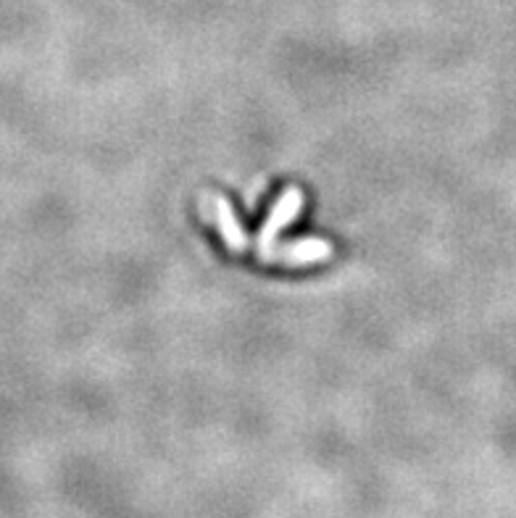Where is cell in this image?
Segmentation results:
<instances>
[{
  "label": "cell",
  "instance_id": "cell-1",
  "mask_svg": "<svg viewBox=\"0 0 516 518\" xmlns=\"http://www.w3.org/2000/svg\"><path fill=\"white\" fill-rule=\"evenodd\" d=\"M301 208H303V192L298 190V187H287L285 192L280 195V200L274 203L272 211H269V216H266L264 227L258 229L256 240H253V245H256V256L261 263H274V256H277V240H280V235L285 232L290 224H293L298 216H301Z\"/></svg>",
  "mask_w": 516,
  "mask_h": 518
},
{
  "label": "cell",
  "instance_id": "cell-2",
  "mask_svg": "<svg viewBox=\"0 0 516 518\" xmlns=\"http://www.w3.org/2000/svg\"><path fill=\"white\" fill-rule=\"evenodd\" d=\"M203 216H214L216 227H219V235H222L224 245L232 250V253H248L251 250V237L243 229V224L237 221L235 208L224 195L219 192H206L201 198Z\"/></svg>",
  "mask_w": 516,
  "mask_h": 518
},
{
  "label": "cell",
  "instance_id": "cell-3",
  "mask_svg": "<svg viewBox=\"0 0 516 518\" xmlns=\"http://www.w3.org/2000/svg\"><path fill=\"white\" fill-rule=\"evenodd\" d=\"M332 258V245L322 237H303V240L285 242L277 248L274 263L282 266H311V263H324Z\"/></svg>",
  "mask_w": 516,
  "mask_h": 518
}]
</instances>
